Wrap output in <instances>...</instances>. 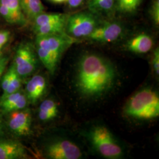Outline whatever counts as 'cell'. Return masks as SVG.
Returning <instances> with one entry per match:
<instances>
[{
  "instance_id": "6da1fadb",
  "label": "cell",
  "mask_w": 159,
  "mask_h": 159,
  "mask_svg": "<svg viewBox=\"0 0 159 159\" xmlns=\"http://www.w3.org/2000/svg\"><path fill=\"white\" fill-rule=\"evenodd\" d=\"M117 73L107 58L94 53L80 58L76 73V86L87 97L96 98L109 91L115 83Z\"/></svg>"
},
{
  "instance_id": "7a4b0ae2",
  "label": "cell",
  "mask_w": 159,
  "mask_h": 159,
  "mask_svg": "<svg viewBox=\"0 0 159 159\" xmlns=\"http://www.w3.org/2000/svg\"><path fill=\"white\" fill-rule=\"evenodd\" d=\"M77 41L66 32L37 35L35 46L38 57L47 70L54 74L63 52Z\"/></svg>"
},
{
  "instance_id": "3957f363",
  "label": "cell",
  "mask_w": 159,
  "mask_h": 159,
  "mask_svg": "<svg viewBox=\"0 0 159 159\" xmlns=\"http://www.w3.org/2000/svg\"><path fill=\"white\" fill-rule=\"evenodd\" d=\"M127 116L141 120L156 119L159 116V97L151 89H144L137 92L125 104Z\"/></svg>"
},
{
  "instance_id": "277c9868",
  "label": "cell",
  "mask_w": 159,
  "mask_h": 159,
  "mask_svg": "<svg viewBox=\"0 0 159 159\" xmlns=\"http://www.w3.org/2000/svg\"><path fill=\"white\" fill-rule=\"evenodd\" d=\"M91 144L102 157L107 159H119L123 155L122 148L107 127L97 125L89 133Z\"/></svg>"
},
{
  "instance_id": "5b68a950",
  "label": "cell",
  "mask_w": 159,
  "mask_h": 159,
  "mask_svg": "<svg viewBox=\"0 0 159 159\" xmlns=\"http://www.w3.org/2000/svg\"><path fill=\"white\" fill-rule=\"evenodd\" d=\"M100 23V17L89 10L78 12L68 15L65 31L76 39L87 38Z\"/></svg>"
},
{
  "instance_id": "8992f818",
  "label": "cell",
  "mask_w": 159,
  "mask_h": 159,
  "mask_svg": "<svg viewBox=\"0 0 159 159\" xmlns=\"http://www.w3.org/2000/svg\"><path fill=\"white\" fill-rule=\"evenodd\" d=\"M12 66L21 77H27L33 73L37 66V58L31 44L23 43L18 47Z\"/></svg>"
},
{
  "instance_id": "52a82bcc",
  "label": "cell",
  "mask_w": 159,
  "mask_h": 159,
  "mask_svg": "<svg viewBox=\"0 0 159 159\" xmlns=\"http://www.w3.org/2000/svg\"><path fill=\"white\" fill-rule=\"evenodd\" d=\"M122 24L115 21H104L99 24L88 39L101 43H109L118 40L123 33Z\"/></svg>"
},
{
  "instance_id": "ba28073f",
  "label": "cell",
  "mask_w": 159,
  "mask_h": 159,
  "mask_svg": "<svg viewBox=\"0 0 159 159\" xmlns=\"http://www.w3.org/2000/svg\"><path fill=\"white\" fill-rule=\"evenodd\" d=\"M46 153L52 159H79L82 156L79 147L68 140L51 143L47 148Z\"/></svg>"
},
{
  "instance_id": "9c48e42d",
  "label": "cell",
  "mask_w": 159,
  "mask_h": 159,
  "mask_svg": "<svg viewBox=\"0 0 159 159\" xmlns=\"http://www.w3.org/2000/svg\"><path fill=\"white\" fill-rule=\"evenodd\" d=\"M8 125L10 129L16 134L27 136L31 131V114L29 111L23 110L11 112Z\"/></svg>"
},
{
  "instance_id": "30bf717a",
  "label": "cell",
  "mask_w": 159,
  "mask_h": 159,
  "mask_svg": "<svg viewBox=\"0 0 159 159\" xmlns=\"http://www.w3.org/2000/svg\"><path fill=\"white\" fill-rule=\"evenodd\" d=\"M47 82L41 75H35L29 80L26 84L25 92L27 100L32 103L39 100L46 91Z\"/></svg>"
},
{
  "instance_id": "8fae6325",
  "label": "cell",
  "mask_w": 159,
  "mask_h": 159,
  "mask_svg": "<svg viewBox=\"0 0 159 159\" xmlns=\"http://www.w3.org/2000/svg\"><path fill=\"white\" fill-rule=\"evenodd\" d=\"M153 45V40L150 35L140 33L129 40L125 47L128 51L133 53L145 54L152 49Z\"/></svg>"
},
{
  "instance_id": "7c38bea8",
  "label": "cell",
  "mask_w": 159,
  "mask_h": 159,
  "mask_svg": "<svg viewBox=\"0 0 159 159\" xmlns=\"http://www.w3.org/2000/svg\"><path fill=\"white\" fill-rule=\"evenodd\" d=\"M26 156L25 148L20 143L6 140L0 142V159H16Z\"/></svg>"
},
{
  "instance_id": "4fadbf2b",
  "label": "cell",
  "mask_w": 159,
  "mask_h": 159,
  "mask_svg": "<svg viewBox=\"0 0 159 159\" xmlns=\"http://www.w3.org/2000/svg\"><path fill=\"white\" fill-rule=\"evenodd\" d=\"M27 104V98L25 94L18 91L1 100V106L6 113H11L23 110Z\"/></svg>"
},
{
  "instance_id": "5bb4252c",
  "label": "cell",
  "mask_w": 159,
  "mask_h": 159,
  "mask_svg": "<svg viewBox=\"0 0 159 159\" xmlns=\"http://www.w3.org/2000/svg\"><path fill=\"white\" fill-rule=\"evenodd\" d=\"M116 0H88L89 10L99 17H109L115 12Z\"/></svg>"
},
{
  "instance_id": "9a60e30c",
  "label": "cell",
  "mask_w": 159,
  "mask_h": 159,
  "mask_svg": "<svg viewBox=\"0 0 159 159\" xmlns=\"http://www.w3.org/2000/svg\"><path fill=\"white\" fill-rule=\"evenodd\" d=\"M0 3L6 6L14 18V24L25 25L28 20L23 11L20 0H0Z\"/></svg>"
},
{
  "instance_id": "2e32d148",
  "label": "cell",
  "mask_w": 159,
  "mask_h": 159,
  "mask_svg": "<svg viewBox=\"0 0 159 159\" xmlns=\"http://www.w3.org/2000/svg\"><path fill=\"white\" fill-rule=\"evenodd\" d=\"M23 12L27 20L33 21L35 17L45 11L41 0H20Z\"/></svg>"
},
{
  "instance_id": "e0dca14e",
  "label": "cell",
  "mask_w": 159,
  "mask_h": 159,
  "mask_svg": "<svg viewBox=\"0 0 159 159\" xmlns=\"http://www.w3.org/2000/svg\"><path fill=\"white\" fill-rule=\"evenodd\" d=\"M68 14L60 12H49L45 11L41 13L33 20V27H38L50 24L52 23L66 21L68 18Z\"/></svg>"
},
{
  "instance_id": "ac0fdd59",
  "label": "cell",
  "mask_w": 159,
  "mask_h": 159,
  "mask_svg": "<svg viewBox=\"0 0 159 159\" xmlns=\"http://www.w3.org/2000/svg\"><path fill=\"white\" fill-rule=\"evenodd\" d=\"M58 105L54 100L47 99L41 102L39 107V117L43 121L54 119L58 114Z\"/></svg>"
},
{
  "instance_id": "d6986e66",
  "label": "cell",
  "mask_w": 159,
  "mask_h": 159,
  "mask_svg": "<svg viewBox=\"0 0 159 159\" xmlns=\"http://www.w3.org/2000/svg\"><path fill=\"white\" fill-rule=\"evenodd\" d=\"M143 0H116L115 12L121 15L132 14L137 11Z\"/></svg>"
},
{
  "instance_id": "ffe728a7",
  "label": "cell",
  "mask_w": 159,
  "mask_h": 159,
  "mask_svg": "<svg viewBox=\"0 0 159 159\" xmlns=\"http://www.w3.org/2000/svg\"><path fill=\"white\" fill-rule=\"evenodd\" d=\"M66 21L52 23L45 25L33 27L34 33L36 35H44L50 34H58L66 32Z\"/></svg>"
},
{
  "instance_id": "44dd1931",
  "label": "cell",
  "mask_w": 159,
  "mask_h": 159,
  "mask_svg": "<svg viewBox=\"0 0 159 159\" xmlns=\"http://www.w3.org/2000/svg\"><path fill=\"white\" fill-rule=\"evenodd\" d=\"M21 86V77L17 74L16 71L13 76L11 83L5 91L3 92L1 100L6 98V97L19 91Z\"/></svg>"
},
{
  "instance_id": "7402d4cb",
  "label": "cell",
  "mask_w": 159,
  "mask_h": 159,
  "mask_svg": "<svg viewBox=\"0 0 159 159\" xmlns=\"http://www.w3.org/2000/svg\"><path fill=\"white\" fill-rule=\"evenodd\" d=\"M149 14L154 24L159 25V0H152L149 9Z\"/></svg>"
},
{
  "instance_id": "603a6c76",
  "label": "cell",
  "mask_w": 159,
  "mask_h": 159,
  "mask_svg": "<svg viewBox=\"0 0 159 159\" xmlns=\"http://www.w3.org/2000/svg\"><path fill=\"white\" fill-rule=\"evenodd\" d=\"M15 72H16V70L14 68L13 66H12L5 75L3 76L2 82H1V88L3 92L6 90L10 84V83H11Z\"/></svg>"
},
{
  "instance_id": "cb8c5ba5",
  "label": "cell",
  "mask_w": 159,
  "mask_h": 159,
  "mask_svg": "<svg viewBox=\"0 0 159 159\" xmlns=\"http://www.w3.org/2000/svg\"><path fill=\"white\" fill-rule=\"evenodd\" d=\"M0 16L7 23L14 24V18L12 17L11 12L7 8L6 6H4L1 3H0Z\"/></svg>"
},
{
  "instance_id": "d4e9b609",
  "label": "cell",
  "mask_w": 159,
  "mask_h": 159,
  "mask_svg": "<svg viewBox=\"0 0 159 159\" xmlns=\"http://www.w3.org/2000/svg\"><path fill=\"white\" fill-rule=\"evenodd\" d=\"M153 66L154 72L157 75L159 74V48H156L153 51Z\"/></svg>"
},
{
  "instance_id": "484cf974",
  "label": "cell",
  "mask_w": 159,
  "mask_h": 159,
  "mask_svg": "<svg viewBox=\"0 0 159 159\" xmlns=\"http://www.w3.org/2000/svg\"><path fill=\"white\" fill-rule=\"evenodd\" d=\"M10 37V32L7 30H0V50L8 43Z\"/></svg>"
},
{
  "instance_id": "4316f807",
  "label": "cell",
  "mask_w": 159,
  "mask_h": 159,
  "mask_svg": "<svg viewBox=\"0 0 159 159\" xmlns=\"http://www.w3.org/2000/svg\"><path fill=\"white\" fill-rule=\"evenodd\" d=\"M85 0H67L68 7L71 8H76L81 6Z\"/></svg>"
},
{
  "instance_id": "83f0119b",
  "label": "cell",
  "mask_w": 159,
  "mask_h": 159,
  "mask_svg": "<svg viewBox=\"0 0 159 159\" xmlns=\"http://www.w3.org/2000/svg\"><path fill=\"white\" fill-rule=\"evenodd\" d=\"M8 62L7 57L0 56V78L3 74Z\"/></svg>"
},
{
  "instance_id": "f1b7e54d",
  "label": "cell",
  "mask_w": 159,
  "mask_h": 159,
  "mask_svg": "<svg viewBox=\"0 0 159 159\" xmlns=\"http://www.w3.org/2000/svg\"><path fill=\"white\" fill-rule=\"evenodd\" d=\"M51 2H54V3H56V4H61V3H64V2H67V0H50Z\"/></svg>"
},
{
  "instance_id": "f546056e",
  "label": "cell",
  "mask_w": 159,
  "mask_h": 159,
  "mask_svg": "<svg viewBox=\"0 0 159 159\" xmlns=\"http://www.w3.org/2000/svg\"><path fill=\"white\" fill-rule=\"evenodd\" d=\"M1 131V119H0V132Z\"/></svg>"
}]
</instances>
